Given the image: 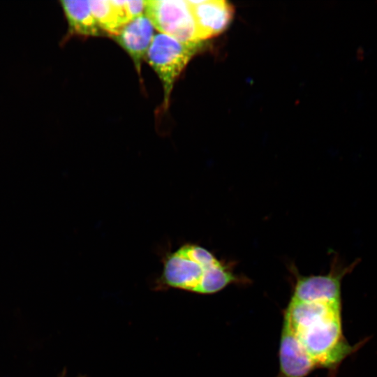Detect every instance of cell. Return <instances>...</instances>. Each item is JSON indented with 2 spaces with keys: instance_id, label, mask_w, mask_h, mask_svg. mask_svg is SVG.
Returning a JSON list of instances; mask_svg holds the SVG:
<instances>
[{
  "instance_id": "6da1fadb",
  "label": "cell",
  "mask_w": 377,
  "mask_h": 377,
  "mask_svg": "<svg viewBox=\"0 0 377 377\" xmlns=\"http://www.w3.org/2000/svg\"><path fill=\"white\" fill-rule=\"evenodd\" d=\"M283 323L297 337L316 368L335 369L353 352L343 336L341 301H290Z\"/></svg>"
},
{
  "instance_id": "7a4b0ae2",
  "label": "cell",
  "mask_w": 377,
  "mask_h": 377,
  "mask_svg": "<svg viewBox=\"0 0 377 377\" xmlns=\"http://www.w3.org/2000/svg\"><path fill=\"white\" fill-rule=\"evenodd\" d=\"M239 281L229 264L211 251L188 243L167 254L159 286L199 294H213Z\"/></svg>"
},
{
  "instance_id": "3957f363",
  "label": "cell",
  "mask_w": 377,
  "mask_h": 377,
  "mask_svg": "<svg viewBox=\"0 0 377 377\" xmlns=\"http://www.w3.org/2000/svg\"><path fill=\"white\" fill-rule=\"evenodd\" d=\"M202 42H181L163 34L154 35L145 59L157 73L163 87L167 108L174 84Z\"/></svg>"
},
{
  "instance_id": "277c9868",
  "label": "cell",
  "mask_w": 377,
  "mask_h": 377,
  "mask_svg": "<svg viewBox=\"0 0 377 377\" xmlns=\"http://www.w3.org/2000/svg\"><path fill=\"white\" fill-rule=\"evenodd\" d=\"M145 15L161 34L181 42L200 41L188 1H145Z\"/></svg>"
},
{
  "instance_id": "5b68a950",
  "label": "cell",
  "mask_w": 377,
  "mask_h": 377,
  "mask_svg": "<svg viewBox=\"0 0 377 377\" xmlns=\"http://www.w3.org/2000/svg\"><path fill=\"white\" fill-rule=\"evenodd\" d=\"M357 263L356 260L348 266H343L334 258L327 274L302 276L295 271L296 281L290 300L300 302L318 300L341 301V280Z\"/></svg>"
},
{
  "instance_id": "8992f818",
  "label": "cell",
  "mask_w": 377,
  "mask_h": 377,
  "mask_svg": "<svg viewBox=\"0 0 377 377\" xmlns=\"http://www.w3.org/2000/svg\"><path fill=\"white\" fill-rule=\"evenodd\" d=\"M200 41L221 33L229 24L233 8L226 1H188Z\"/></svg>"
},
{
  "instance_id": "52a82bcc",
  "label": "cell",
  "mask_w": 377,
  "mask_h": 377,
  "mask_svg": "<svg viewBox=\"0 0 377 377\" xmlns=\"http://www.w3.org/2000/svg\"><path fill=\"white\" fill-rule=\"evenodd\" d=\"M154 26L145 15L125 24L114 39L129 54L137 71L140 73L141 64L152 42Z\"/></svg>"
},
{
  "instance_id": "ba28073f",
  "label": "cell",
  "mask_w": 377,
  "mask_h": 377,
  "mask_svg": "<svg viewBox=\"0 0 377 377\" xmlns=\"http://www.w3.org/2000/svg\"><path fill=\"white\" fill-rule=\"evenodd\" d=\"M279 377H306L316 364L290 327L283 323L279 347Z\"/></svg>"
},
{
  "instance_id": "9c48e42d",
  "label": "cell",
  "mask_w": 377,
  "mask_h": 377,
  "mask_svg": "<svg viewBox=\"0 0 377 377\" xmlns=\"http://www.w3.org/2000/svg\"><path fill=\"white\" fill-rule=\"evenodd\" d=\"M68 24L66 38L71 36H96L101 29L90 9L89 1H59Z\"/></svg>"
},
{
  "instance_id": "30bf717a",
  "label": "cell",
  "mask_w": 377,
  "mask_h": 377,
  "mask_svg": "<svg viewBox=\"0 0 377 377\" xmlns=\"http://www.w3.org/2000/svg\"><path fill=\"white\" fill-rule=\"evenodd\" d=\"M91 13L101 30L116 36L128 23L122 1H89Z\"/></svg>"
},
{
  "instance_id": "8fae6325",
  "label": "cell",
  "mask_w": 377,
  "mask_h": 377,
  "mask_svg": "<svg viewBox=\"0 0 377 377\" xmlns=\"http://www.w3.org/2000/svg\"><path fill=\"white\" fill-rule=\"evenodd\" d=\"M145 10V1H125V10L129 22L142 15Z\"/></svg>"
}]
</instances>
